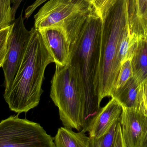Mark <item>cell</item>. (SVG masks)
<instances>
[{"label":"cell","instance_id":"cell-6","mask_svg":"<svg viewBox=\"0 0 147 147\" xmlns=\"http://www.w3.org/2000/svg\"><path fill=\"white\" fill-rule=\"evenodd\" d=\"M0 147H56L53 138L37 123L11 116L0 122Z\"/></svg>","mask_w":147,"mask_h":147},{"label":"cell","instance_id":"cell-11","mask_svg":"<svg viewBox=\"0 0 147 147\" xmlns=\"http://www.w3.org/2000/svg\"><path fill=\"white\" fill-rule=\"evenodd\" d=\"M56 147H90V138L83 130L78 133L64 127L59 129L53 138Z\"/></svg>","mask_w":147,"mask_h":147},{"label":"cell","instance_id":"cell-8","mask_svg":"<svg viewBox=\"0 0 147 147\" xmlns=\"http://www.w3.org/2000/svg\"><path fill=\"white\" fill-rule=\"evenodd\" d=\"M119 122L125 147H141L147 128V117L138 108L122 107Z\"/></svg>","mask_w":147,"mask_h":147},{"label":"cell","instance_id":"cell-5","mask_svg":"<svg viewBox=\"0 0 147 147\" xmlns=\"http://www.w3.org/2000/svg\"><path fill=\"white\" fill-rule=\"evenodd\" d=\"M50 97L58 108L60 119L64 127L82 130L84 105L82 95L72 66L56 65L51 81Z\"/></svg>","mask_w":147,"mask_h":147},{"label":"cell","instance_id":"cell-12","mask_svg":"<svg viewBox=\"0 0 147 147\" xmlns=\"http://www.w3.org/2000/svg\"><path fill=\"white\" fill-rule=\"evenodd\" d=\"M131 62L133 77L141 84L147 79V36L139 41Z\"/></svg>","mask_w":147,"mask_h":147},{"label":"cell","instance_id":"cell-19","mask_svg":"<svg viewBox=\"0 0 147 147\" xmlns=\"http://www.w3.org/2000/svg\"><path fill=\"white\" fill-rule=\"evenodd\" d=\"M12 28V23L9 26L0 30V68L2 67L7 51L9 38Z\"/></svg>","mask_w":147,"mask_h":147},{"label":"cell","instance_id":"cell-4","mask_svg":"<svg viewBox=\"0 0 147 147\" xmlns=\"http://www.w3.org/2000/svg\"><path fill=\"white\" fill-rule=\"evenodd\" d=\"M93 9L88 0H48L34 15V27L60 28L71 45Z\"/></svg>","mask_w":147,"mask_h":147},{"label":"cell","instance_id":"cell-17","mask_svg":"<svg viewBox=\"0 0 147 147\" xmlns=\"http://www.w3.org/2000/svg\"><path fill=\"white\" fill-rule=\"evenodd\" d=\"M136 15L147 35V0H133Z\"/></svg>","mask_w":147,"mask_h":147},{"label":"cell","instance_id":"cell-3","mask_svg":"<svg viewBox=\"0 0 147 147\" xmlns=\"http://www.w3.org/2000/svg\"><path fill=\"white\" fill-rule=\"evenodd\" d=\"M131 14L130 0H118L103 22L97 94L101 102L111 97L121 67L117 60L118 46Z\"/></svg>","mask_w":147,"mask_h":147},{"label":"cell","instance_id":"cell-2","mask_svg":"<svg viewBox=\"0 0 147 147\" xmlns=\"http://www.w3.org/2000/svg\"><path fill=\"white\" fill-rule=\"evenodd\" d=\"M26 49L11 87L3 94L10 110L20 114L37 107L46 67L54 59L38 30L31 29Z\"/></svg>","mask_w":147,"mask_h":147},{"label":"cell","instance_id":"cell-21","mask_svg":"<svg viewBox=\"0 0 147 147\" xmlns=\"http://www.w3.org/2000/svg\"><path fill=\"white\" fill-rule=\"evenodd\" d=\"M113 147H125L121 127L119 120L117 126Z\"/></svg>","mask_w":147,"mask_h":147},{"label":"cell","instance_id":"cell-24","mask_svg":"<svg viewBox=\"0 0 147 147\" xmlns=\"http://www.w3.org/2000/svg\"><path fill=\"white\" fill-rule=\"evenodd\" d=\"M141 147H147V128L143 137Z\"/></svg>","mask_w":147,"mask_h":147},{"label":"cell","instance_id":"cell-23","mask_svg":"<svg viewBox=\"0 0 147 147\" xmlns=\"http://www.w3.org/2000/svg\"><path fill=\"white\" fill-rule=\"evenodd\" d=\"M23 0H15L12 7V14L13 21L15 19L16 11L20 5L21 3Z\"/></svg>","mask_w":147,"mask_h":147},{"label":"cell","instance_id":"cell-15","mask_svg":"<svg viewBox=\"0 0 147 147\" xmlns=\"http://www.w3.org/2000/svg\"><path fill=\"white\" fill-rule=\"evenodd\" d=\"M15 0H0V30L9 26L13 22L12 7Z\"/></svg>","mask_w":147,"mask_h":147},{"label":"cell","instance_id":"cell-10","mask_svg":"<svg viewBox=\"0 0 147 147\" xmlns=\"http://www.w3.org/2000/svg\"><path fill=\"white\" fill-rule=\"evenodd\" d=\"M38 30L51 52L55 64L66 65L69 62L70 44L63 30L56 26L48 27Z\"/></svg>","mask_w":147,"mask_h":147},{"label":"cell","instance_id":"cell-1","mask_svg":"<svg viewBox=\"0 0 147 147\" xmlns=\"http://www.w3.org/2000/svg\"><path fill=\"white\" fill-rule=\"evenodd\" d=\"M103 22L95 12L87 17L77 40L70 45L68 64L73 67L82 95L84 131L101 109L97 95Z\"/></svg>","mask_w":147,"mask_h":147},{"label":"cell","instance_id":"cell-20","mask_svg":"<svg viewBox=\"0 0 147 147\" xmlns=\"http://www.w3.org/2000/svg\"><path fill=\"white\" fill-rule=\"evenodd\" d=\"M138 108L147 117V79L140 85Z\"/></svg>","mask_w":147,"mask_h":147},{"label":"cell","instance_id":"cell-16","mask_svg":"<svg viewBox=\"0 0 147 147\" xmlns=\"http://www.w3.org/2000/svg\"><path fill=\"white\" fill-rule=\"evenodd\" d=\"M133 77L131 60H128L122 65L111 95L114 92L121 88L128 81L129 79Z\"/></svg>","mask_w":147,"mask_h":147},{"label":"cell","instance_id":"cell-14","mask_svg":"<svg viewBox=\"0 0 147 147\" xmlns=\"http://www.w3.org/2000/svg\"><path fill=\"white\" fill-rule=\"evenodd\" d=\"M119 120L114 123L109 131L98 139L90 138V147H113L116 130Z\"/></svg>","mask_w":147,"mask_h":147},{"label":"cell","instance_id":"cell-22","mask_svg":"<svg viewBox=\"0 0 147 147\" xmlns=\"http://www.w3.org/2000/svg\"><path fill=\"white\" fill-rule=\"evenodd\" d=\"M47 1L48 0H35L34 2L28 6L25 10L24 17L25 19H28L40 6Z\"/></svg>","mask_w":147,"mask_h":147},{"label":"cell","instance_id":"cell-13","mask_svg":"<svg viewBox=\"0 0 147 147\" xmlns=\"http://www.w3.org/2000/svg\"><path fill=\"white\" fill-rule=\"evenodd\" d=\"M140 85L133 77L121 88L114 92L111 97L116 99L122 107L138 108Z\"/></svg>","mask_w":147,"mask_h":147},{"label":"cell","instance_id":"cell-7","mask_svg":"<svg viewBox=\"0 0 147 147\" xmlns=\"http://www.w3.org/2000/svg\"><path fill=\"white\" fill-rule=\"evenodd\" d=\"M23 11L12 22V28L8 42L7 51L2 68L4 76L5 90L11 87L24 57L31 31L26 27Z\"/></svg>","mask_w":147,"mask_h":147},{"label":"cell","instance_id":"cell-9","mask_svg":"<svg viewBox=\"0 0 147 147\" xmlns=\"http://www.w3.org/2000/svg\"><path fill=\"white\" fill-rule=\"evenodd\" d=\"M111 98L105 106L101 108L85 130V133H89L90 138H100L120 118L122 111V105L116 99Z\"/></svg>","mask_w":147,"mask_h":147},{"label":"cell","instance_id":"cell-25","mask_svg":"<svg viewBox=\"0 0 147 147\" xmlns=\"http://www.w3.org/2000/svg\"><path fill=\"white\" fill-rule=\"evenodd\" d=\"M89 1H90V2L92 4H93V3L95 2V1H96V0H88Z\"/></svg>","mask_w":147,"mask_h":147},{"label":"cell","instance_id":"cell-18","mask_svg":"<svg viewBox=\"0 0 147 147\" xmlns=\"http://www.w3.org/2000/svg\"><path fill=\"white\" fill-rule=\"evenodd\" d=\"M118 0H96L92 4L95 12L103 21L109 10Z\"/></svg>","mask_w":147,"mask_h":147}]
</instances>
